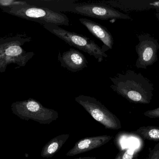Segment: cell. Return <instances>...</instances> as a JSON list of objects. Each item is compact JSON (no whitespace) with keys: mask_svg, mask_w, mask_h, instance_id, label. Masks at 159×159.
Returning <instances> with one entry per match:
<instances>
[{"mask_svg":"<svg viewBox=\"0 0 159 159\" xmlns=\"http://www.w3.org/2000/svg\"><path fill=\"white\" fill-rule=\"evenodd\" d=\"M147 159H159V143L149 149Z\"/></svg>","mask_w":159,"mask_h":159,"instance_id":"9a60e30c","label":"cell"},{"mask_svg":"<svg viewBox=\"0 0 159 159\" xmlns=\"http://www.w3.org/2000/svg\"><path fill=\"white\" fill-rule=\"evenodd\" d=\"M138 38L139 42L135 47L138 55L135 65L137 68L146 69L157 60L159 44L157 39L148 34L141 35Z\"/></svg>","mask_w":159,"mask_h":159,"instance_id":"8992f818","label":"cell"},{"mask_svg":"<svg viewBox=\"0 0 159 159\" xmlns=\"http://www.w3.org/2000/svg\"><path fill=\"white\" fill-rule=\"evenodd\" d=\"M19 105L27 112V115L41 124L49 125L59 117L58 113L56 110L46 108L33 99L21 102Z\"/></svg>","mask_w":159,"mask_h":159,"instance_id":"ba28073f","label":"cell"},{"mask_svg":"<svg viewBox=\"0 0 159 159\" xmlns=\"http://www.w3.org/2000/svg\"><path fill=\"white\" fill-rule=\"evenodd\" d=\"M144 115L149 118H159V107L146 111L144 113Z\"/></svg>","mask_w":159,"mask_h":159,"instance_id":"2e32d148","label":"cell"},{"mask_svg":"<svg viewBox=\"0 0 159 159\" xmlns=\"http://www.w3.org/2000/svg\"><path fill=\"white\" fill-rule=\"evenodd\" d=\"M139 152L137 149L125 148L120 150L115 159H138Z\"/></svg>","mask_w":159,"mask_h":159,"instance_id":"5bb4252c","label":"cell"},{"mask_svg":"<svg viewBox=\"0 0 159 159\" xmlns=\"http://www.w3.org/2000/svg\"><path fill=\"white\" fill-rule=\"evenodd\" d=\"M79 21L96 38L101 40L105 45L112 49L114 40L111 33L106 27L95 21L86 18H80Z\"/></svg>","mask_w":159,"mask_h":159,"instance_id":"8fae6325","label":"cell"},{"mask_svg":"<svg viewBox=\"0 0 159 159\" xmlns=\"http://www.w3.org/2000/svg\"><path fill=\"white\" fill-rule=\"evenodd\" d=\"M150 4L151 5L154 6L159 7V1H157V2H153L152 3H150Z\"/></svg>","mask_w":159,"mask_h":159,"instance_id":"ac0fdd59","label":"cell"},{"mask_svg":"<svg viewBox=\"0 0 159 159\" xmlns=\"http://www.w3.org/2000/svg\"><path fill=\"white\" fill-rule=\"evenodd\" d=\"M31 40L26 35L20 34L0 38V73L5 72L10 64H16L18 68L26 65L34 53L26 51L23 46Z\"/></svg>","mask_w":159,"mask_h":159,"instance_id":"7a4b0ae2","label":"cell"},{"mask_svg":"<svg viewBox=\"0 0 159 159\" xmlns=\"http://www.w3.org/2000/svg\"><path fill=\"white\" fill-rule=\"evenodd\" d=\"M74 159H97V158L95 157H79Z\"/></svg>","mask_w":159,"mask_h":159,"instance_id":"e0dca14e","label":"cell"},{"mask_svg":"<svg viewBox=\"0 0 159 159\" xmlns=\"http://www.w3.org/2000/svg\"><path fill=\"white\" fill-rule=\"evenodd\" d=\"M76 13L98 19H131L130 17L123 14L115 8L103 5H80L75 8Z\"/></svg>","mask_w":159,"mask_h":159,"instance_id":"52a82bcc","label":"cell"},{"mask_svg":"<svg viewBox=\"0 0 159 159\" xmlns=\"http://www.w3.org/2000/svg\"><path fill=\"white\" fill-rule=\"evenodd\" d=\"M110 87L131 102L148 104L153 97L154 87L151 82L141 73L128 70L110 77Z\"/></svg>","mask_w":159,"mask_h":159,"instance_id":"6da1fadb","label":"cell"},{"mask_svg":"<svg viewBox=\"0 0 159 159\" xmlns=\"http://www.w3.org/2000/svg\"><path fill=\"white\" fill-rule=\"evenodd\" d=\"M1 9L10 15L35 21L41 25L45 23H52L58 26L70 25V20L65 14L46 7L36 6L27 1L24 4L3 7Z\"/></svg>","mask_w":159,"mask_h":159,"instance_id":"3957f363","label":"cell"},{"mask_svg":"<svg viewBox=\"0 0 159 159\" xmlns=\"http://www.w3.org/2000/svg\"><path fill=\"white\" fill-rule=\"evenodd\" d=\"M70 136L69 134H62L51 139L44 146L41 156L46 158L52 157L61 149Z\"/></svg>","mask_w":159,"mask_h":159,"instance_id":"7c38bea8","label":"cell"},{"mask_svg":"<svg viewBox=\"0 0 159 159\" xmlns=\"http://www.w3.org/2000/svg\"><path fill=\"white\" fill-rule=\"evenodd\" d=\"M134 133L148 141L159 142V127L154 126H143Z\"/></svg>","mask_w":159,"mask_h":159,"instance_id":"4fadbf2b","label":"cell"},{"mask_svg":"<svg viewBox=\"0 0 159 159\" xmlns=\"http://www.w3.org/2000/svg\"><path fill=\"white\" fill-rule=\"evenodd\" d=\"M75 101L106 129L111 130L121 129V122L117 117L97 99L90 96L80 95L75 97Z\"/></svg>","mask_w":159,"mask_h":159,"instance_id":"5b68a950","label":"cell"},{"mask_svg":"<svg viewBox=\"0 0 159 159\" xmlns=\"http://www.w3.org/2000/svg\"><path fill=\"white\" fill-rule=\"evenodd\" d=\"M42 25L46 30L63 40L70 45L75 47L94 57L98 62L102 61L103 58H107L108 56L106 53L105 50L89 37L69 31L56 24L45 23Z\"/></svg>","mask_w":159,"mask_h":159,"instance_id":"277c9868","label":"cell"},{"mask_svg":"<svg viewBox=\"0 0 159 159\" xmlns=\"http://www.w3.org/2000/svg\"><path fill=\"white\" fill-rule=\"evenodd\" d=\"M58 60L61 66L70 72H76L88 67V61L81 52L70 49L62 54L59 53Z\"/></svg>","mask_w":159,"mask_h":159,"instance_id":"9c48e42d","label":"cell"},{"mask_svg":"<svg viewBox=\"0 0 159 159\" xmlns=\"http://www.w3.org/2000/svg\"><path fill=\"white\" fill-rule=\"evenodd\" d=\"M113 136L111 135H104L86 137L81 139L68 151L66 156L73 157L99 148L110 142Z\"/></svg>","mask_w":159,"mask_h":159,"instance_id":"30bf717a","label":"cell"},{"mask_svg":"<svg viewBox=\"0 0 159 159\" xmlns=\"http://www.w3.org/2000/svg\"><path fill=\"white\" fill-rule=\"evenodd\" d=\"M156 16L159 19V12L158 13H157V14H156Z\"/></svg>","mask_w":159,"mask_h":159,"instance_id":"d6986e66","label":"cell"}]
</instances>
